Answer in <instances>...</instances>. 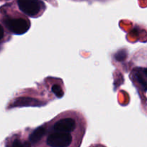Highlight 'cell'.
<instances>
[{
	"mask_svg": "<svg viewBox=\"0 0 147 147\" xmlns=\"http://www.w3.org/2000/svg\"><path fill=\"white\" fill-rule=\"evenodd\" d=\"M12 147H30V144L28 142H22L20 140H15L12 144Z\"/></svg>",
	"mask_w": 147,
	"mask_h": 147,
	"instance_id": "ba28073f",
	"label": "cell"
},
{
	"mask_svg": "<svg viewBox=\"0 0 147 147\" xmlns=\"http://www.w3.org/2000/svg\"><path fill=\"white\" fill-rule=\"evenodd\" d=\"M19 8L28 16H35L40 10V2L38 0H18Z\"/></svg>",
	"mask_w": 147,
	"mask_h": 147,
	"instance_id": "3957f363",
	"label": "cell"
},
{
	"mask_svg": "<svg viewBox=\"0 0 147 147\" xmlns=\"http://www.w3.org/2000/svg\"><path fill=\"white\" fill-rule=\"evenodd\" d=\"M4 37V29L2 28V26L0 25V40L3 38Z\"/></svg>",
	"mask_w": 147,
	"mask_h": 147,
	"instance_id": "30bf717a",
	"label": "cell"
},
{
	"mask_svg": "<svg viewBox=\"0 0 147 147\" xmlns=\"http://www.w3.org/2000/svg\"><path fill=\"white\" fill-rule=\"evenodd\" d=\"M143 71H144V74H145V75L146 76V77H147V69H144V70H143Z\"/></svg>",
	"mask_w": 147,
	"mask_h": 147,
	"instance_id": "8fae6325",
	"label": "cell"
},
{
	"mask_svg": "<svg viewBox=\"0 0 147 147\" xmlns=\"http://www.w3.org/2000/svg\"><path fill=\"white\" fill-rule=\"evenodd\" d=\"M45 134H46V129L44 128V127H39V128H36L30 136V141L32 144L38 142Z\"/></svg>",
	"mask_w": 147,
	"mask_h": 147,
	"instance_id": "5b68a950",
	"label": "cell"
},
{
	"mask_svg": "<svg viewBox=\"0 0 147 147\" xmlns=\"http://www.w3.org/2000/svg\"><path fill=\"white\" fill-rule=\"evenodd\" d=\"M135 77L136 80L138 81V82L141 85L142 88L144 89V91H146L147 90V81L142 77L141 74L139 73H136L135 74Z\"/></svg>",
	"mask_w": 147,
	"mask_h": 147,
	"instance_id": "8992f818",
	"label": "cell"
},
{
	"mask_svg": "<svg viewBox=\"0 0 147 147\" xmlns=\"http://www.w3.org/2000/svg\"><path fill=\"white\" fill-rule=\"evenodd\" d=\"M76 127V123L72 118H64L56 122L54 125V130L59 132L69 133L74 130Z\"/></svg>",
	"mask_w": 147,
	"mask_h": 147,
	"instance_id": "277c9868",
	"label": "cell"
},
{
	"mask_svg": "<svg viewBox=\"0 0 147 147\" xmlns=\"http://www.w3.org/2000/svg\"><path fill=\"white\" fill-rule=\"evenodd\" d=\"M52 92L54 93L55 95L57 96L59 98L63 95V92L62 90L61 87L59 85H58V84H55V85H53L52 87Z\"/></svg>",
	"mask_w": 147,
	"mask_h": 147,
	"instance_id": "52a82bcc",
	"label": "cell"
},
{
	"mask_svg": "<svg viewBox=\"0 0 147 147\" xmlns=\"http://www.w3.org/2000/svg\"><path fill=\"white\" fill-rule=\"evenodd\" d=\"M71 141L72 137L69 133L56 131L49 136L47 144L51 147H67Z\"/></svg>",
	"mask_w": 147,
	"mask_h": 147,
	"instance_id": "7a4b0ae2",
	"label": "cell"
},
{
	"mask_svg": "<svg viewBox=\"0 0 147 147\" xmlns=\"http://www.w3.org/2000/svg\"><path fill=\"white\" fill-rule=\"evenodd\" d=\"M4 22L10 32L17 35L25 33L30 27L29 21L22 18H6Z\"/></svg>",
	"mask_w": 147,
	"mask_h": 147,
	"instance_id": "6da1fadb",
	"label": "cell"
},
{
	"mask_svg": "<svg viewBox=\"0 0 147 147\" xmlns=\"http://www.w3.org/2000/svg\"><path fill=\"white\" fill-rule=\"evenodd\" d=\"M126 56H127L126 51L124 50H122V51H119L115 55V58L116 60L120 61H123L124 59L126 58Z\"/></svg>",
	"mask_w": 147,
	"mask_h": 147,
	"instance_id": "9c48e42d",
	"label": "cell"
}]
</instances>
